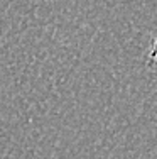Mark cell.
Returning a JSON list of instances; mask_svg holds the SVG:
<instances>
[{
	"label": "cell",
	"mask_w": 157,
	"mask_h": 159,
	"mask_svg": "<svg viewBox=\"0 0 157 159\" xmlns=\"http://www.w3.org/2000/svg\"><path fill=\"white\" fill-rule=\"evenodd\" d=\"M149 58H150V63L157 64V34H155L154 41H152V44H150V52H149Z\"/></svg>",
	"instance_id": "cell-1"
}]
</instances>
